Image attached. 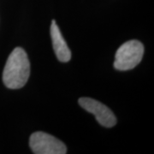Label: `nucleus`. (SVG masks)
Here are the masks:
<instances>
[{
  "label": "nucleus",
  "instance_id": "3",
  "mask_svg": "<svg viewBox=\"0 0 154 154\" xmlns=\"http://www.w3.org/2000/svg\"><path fill=\"white\" fill-rule=\"evenodd\" d=\"M29 146L35 154H65L67 147L58 139L45 132H35L30 136Z\"/></svg>",
  "mask_w": 154,
  "mask_h": 154
},
{
  "label": "nucleus",
  "instance_id": "4",
  "mask_svg": "<svg viewBox=\"0 0 154 154\" xmlns=\"http://www.w3.org/2000/svg\"><path fill=\"white\" fill-rule=\"evenodd\" d=\"M78 102L84 110L95 116L100 125L105 128H112L116 124L115 114L104 104L91 98H81Z\"/></svg>",
  "mask_w": 154,
  "mask_h": 154
},
{
  "label": "nucleus",
  "instance_id": "1",
  "mask_svg": "<svg viewBox=\"0 0 154 154\" xmlns=\"http://www.w3.org/2000/svg\"><path fill=\"white\" fill-rule=\"evenodd\" d=\"M29 75L30 63L28 54L22 47H17L6 61L3 72L4 84L10 89H19L25 86Z\"/></svg>",
  "mask_w": 154,
  "mask_h": 154
},
{
  "label": "nucleus",
  "instance_id": "2",
  "mask_svg": "<svg viewBox=\"0 0 154 154\" xmlns=\"http://www.w3.org/2000/svg\"><path fill=\"white\" fill-rule=\"evenodd\" d=\"M143 55V44L136 39L128 40L116 51L114 68L121 71L132 69L140 63Z\"/></svg>",
  "mask_w": 154,
  "mask_h": 154
},
{
  "label": "nucleus",
  "instance_id": "5",
  "mask_svg": "<svg viewBox=\"0 0 154 154\" xmlns=\"http://www.w3.org/2000/svg\"><path fill=\"white\" fill-rule=\"evenodd\" d=\"M50 32H51L53 50L57 59L63 63L69 62L71 59V51L63 37L60 29L57 27L55 20L51 22Z\"/></svg>",
  "mask_w": 154,
  "mask_h": 154
}]
</instances>
